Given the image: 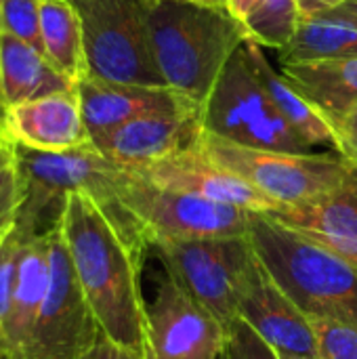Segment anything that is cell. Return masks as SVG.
<instances>
[{
  "mask_svg": "<svg viewBox=\"0 0 357 359\" xmlns=\"http://www.w3.org/2000/svg\"><path fill=\"white\" fill-rule=\"evenodd\" d=\"M59 225L101 337L147 358V303L141 290L145 246L80 191L65 196Z\"/></svg>",
  "mask_w": 357,
  "mask_h": 359,
  "instance_id": "1",
  "label": "cell"
},
{
  "mask_svg": "<svg viewBox=\"0 0 357 359\" xmlns=\"http://www.w3.org/2000/svg\"><path fill=\"white\" fill-rule=\"evenodd\" d=\"M147 23L154 57L166 86L200 105L229 57L248 40L244 23L229 11L187 0L147 4Z\"/></svg>",
  "mask_w": 357,
  "mask_h": 359,
  "instance_id": "2",
  "label": "cell"
},
{
  "mask_svg": "<svg viewBox=\"0 0 357 359\" xmlns=\"http://www.w3.org/2000/svg\"><path fill=\"white\" fill-rule=\"evenodd\" d=\"M248 238L263 267L309 320L357 324L356 265L269 215H257Z\"/></svg>",
  "mask_w": 357,
  "mask_h": 359,
  "instance_id": "3",
  "label": "cell"
},
{
  "mask_svg": "<svg viewBox=\"0 0 357 359\" xmlns=\"http://www.w3.org/2000/svg\"><path fill=\"white\" fill-rule=\"evenodd\" d=\"M200 120L204 133L242 147L288 154H311L314 149L284 120L265 93L244 44L221 69L202 103Z\"/></svg>",
  "mask_w": 357,
  "mask_h": 359,
  "instance_id": "4",
  "label": "cell"
},
{
  "mask_svg": "<svg viewBox=\"0 0 357 359\" xmlns=\"http://www.w3.org/2000/svg\"><path fill=\"white\" fill-rule=\"evenodd\" d=\"M200 147L219 166L244 179L278 210L309 204L335 191L351 172V162L337 151L288 154L242 147L202 133Z\"/></svg>",
  "mask_w": 357,
  "mask_h": 359,
  "instance_id": "5",
  "label": "cell"
},
{
  "mask_svg": "<svg viewBox=\"0 0 357 359\" xmlns=\"http://www.w3.org/2000/svg\"><path fill=\"white\" fill-rule=\"evenodd\" d=\"M118 202L139 227L147 248L160 242L248 236L257 219V212L166 189L128 170Z\"/></svg>",
  "mask_w": 357,
  "mask_h": 359,
  "instance_id": "6",
  "label": "cell"
},
{
  "mask_svg": "<svg viewBox=\"0 0 357 359\" xmlns=\"http://www.w3.org/2000/svg\"><path fill=\"white\" fill-rule=\"evenodd\" d=\"M84 27L88 74L109 82L166 86L154 57L143 0H74Z\"/></svg>",
  "mask_w": 357,
  "mask_h": 359,
  "instance_id": "7",
  "label": "cell"
},
{
  "mask_svg": "<svg viewBox=\"0 0 357 359\" xmlns=\"http://www.w3.org/2000/svg\"><path fill=\"white\" fill-rule=\"evenodd\" d=\"M154 252L177 280L229 332L238 322L244 280L257 261L248 236L160 242Z\"/></svg>",
  "mask_w": 357,
  "mask_h": 359,
  "instance_id": "8",
  "label": "cell"
},
{
  "mask_svg": "<svg viewBox=\"0 0 357 359\" xmlns=\"http://www.w3.org/2000/svg\"><path fill=\"white\" fill-rule=\"evenodd\" d=\"M101 330L76 278L61 225L48 229V286L27 359H78Z\"/></svg>",
  "mask_w": 357,
  "mask_h": 359,
  "instance_id": "9",
  "label": "cell"
},
{
  "mask_svg": "<svg viewBox=\"0 0 357 359\" xmlns=\"http://www.w3.org/2000/svg\"><path fill=\"white\" fill-rule=\"evenodd\" d=\"M147 359H229V330L168 273L147 305Z\"/></svg>",
  "mask_w": 357,
  "mask_h": 359,
  "instance_id": "10",
  "label": "cell"
},
{
  "mask_svg": "<svg viewBox=\"0 0 357 359\" xmlns=\"http://www.w3.org/2000/svg\"><path fill=\"white\" fill-rule=\"evenodd\" d=\"M128 172H135L141 179L166 189L200 196L257 215H269L278 210V206L261 191L210 160L200 145Z\"/></svg>",
  "mask_w": 357,
  "mask_h": 359,
  "instance_id": "11",
  "label": "cell"
},
{
  "mask_svg": "<svg viewBox=\"0 0 357 359\" xmlns=\"http://www.w3.org/2000/svg\"><path fill=\"white\" fill-rule=\"evenodd\" d=\"M238 320L248 324L278 353L320 355L311 320L276 284L259 257L244 280Z\"/></svg>",
  "mask_w": 357,
  "mask_h": 359,
  "instance_id": "12",
  "label": "cell"
},
{
  "mask_svg": "<svg viewBox=\"0 0 357 359\" xmlns=\"http://www.w3.org/2000/svg\"><path fill=\"white\" fill-rule=\"evenodd\" d=\"M90 139L149 114H200L202 105L170 86H143L84 76L76 84Z\"/></svg>",
  "mask_w": 357,
  "mask_h": 359,
  "instance_id": "13",
  "label": "cell"
},
{
  "mask_svg": "<svg viewBox=\"0 0 357 359\" xmlns=\"http://www.w3.org/2000/svg\"><path fill=\"white\" fill-rule=\"evenodd\" d=\"M200 114H149L93 139V145L116 166L137 170L200 145Z\"/></svg>",
  "mask_w": 357,
  "mask_h": 359,
  "instance_id": "14",
  "label": "cell"
},
{
  "mask_svg": "<svg viewBox=\"0 0 357 359\" xmlns=\"http://www.w3.org/2000/svg\"><path fill=\"white\" fill-rule=\"evenodd\" d=\"M2 128L11 143L38 151H69L93 145L76 88L4 109Z\"/></svg>",
  "mask_w": 357,
  "mask_h": 359,
  "instance_id": "15",
  "label": "cell"
},
{
  "mask_svg": "<svg viewBox=\"0 0 357 359\" xmlns=\"http://www.w3.org/2000/svg\"><path fill=\"white\" fill-rule=\"evenodd\" d=\"M21 231L11 311L0 332V359H27L48 286V231Z\"/></svg>",
  "mask_w": 357,
  "mask_h": 359,
  "instance_id": "16",
  "label": "cell"
},
{
  "mask_svg": "<svg viewBox=\"0 0 357 359\" xmlns=\"http://www.w3.org/2000/svg\"><path fill=\"white\" fill-rule=\"evenodd\" d=\"M269 217L316 240L357 267V166L330 194L295 208L269 212Z\"/></svg>",
  "mask_w": 357,
  "mask_h": 359,
  "instance_id": "17",
  "label": "cell"
},
{
  "mask_svg": "<svg viewBox=\"0 0 357 359\" xmlns=\"http://www.w3.org/2000/svg\"><path fill=\"white\" fill-rule=\"evenodd\" d=\"M76 88L38 48L0 32V103L4 109Z\"/></svg>",
  "mask_w": 357,
  "mask_h": 359,
  "instance_id": "18",
  "label": "cell"
},
{
  "mask_svg": "<svg viewBox=\"0 0 357 359\" xmlns=\"http://www.w3.org/2000/svg\"><path fill=\"white\" fill-rule=\"evenodd\" d=\"M282 76L322 114L332 130L347 114L357 109V57L286 63L282 65Z\"/></svg>",
  "mask_w": 357,
  "mask_h": 359,
  "instance_id": "19",
  "label": "cell"
},
{
  "mask_svg": "<svg viewBox=\"0 0 357 359\" xmlns=\"http://www.w3.org/2000/svg\"><path fill=\"white\" fill-rule=\"evenodd\" d=\"M244 48L265 93L269 95L278 111L284 116V120L297 130V135L303 141H307L311 147L324 145L328 147V151H337V135L332 126L295 86H290V82L282 76V72H276L271 67L263 46L252 40H246Z\"/></svg>",
  "mask_w": 357,
  "mask_h": 359,
  "instance_id": "20",
  "label": "cell"
},
{
  "mask_svg": "<svg viewBox=\"0 0 357 359\" xmlns=\"http://www.w3.org/2000/svg\"><path fill=\"white\" fill-rule=\"evenodd\" d=\"M40 38L44 57L72 82L88 76L84 50L82 17L74 0H42L40 2Z\"/></svg>",
  "mask_w": 357,
  "mask_h": 359,
  "instance_id": "21",
  "label": "cell"
},
{
  "mask_svg": "<svg viewBox=\"0 0 357 359\" xmlns=\"http://www.w3.org/2000/svg\"><path fill=\"white\" fill-rule=\"evenodd\" d=\"M357 57V27L328 15L299 21L295 38L280 50V63H316Z\"/></svg>",
  "mask_w": 357,
  "mask_h": 359,
  "instance_id": "22",
  "label": "cell"
},
{
  "mask_svg": "<svg viewBox=\"0 0 357 359\" xmlns=\"http://www.w3.org/2000/svg\"><path fill=\"white\" fill-rule=\"evenodd\" d=\"M299 21V0H255L242 19L248 40L278 50L295 38Z\"/></svg>",
  "mask_w": 357,
  "mask_h": 359,
  "instance_id": "23",
  "label": "cell"
},
{
  "mask_svg": "<svg viewBox=\"0 0 357 359\" xmlns=\"http://www.w3.org/2000/svg\"><path fill=\"white\" fill-rule=\"evenodd\" d=\"M40 2L42 0H0V32L32 44L44 55L40 38Z\"/></svg>",
  "mask_w": 357,
  "mask_h": 359,
  "instance_id": "24",
  "label": "cell"
},
{
  "mask_svg": "<svg viewBox=\"0 0 357 359\" xmlns=\"http://www.w3.org/2000/svg\"><path fill=\"white\" fill-rule=\"evenodd\" d=\"M322 359H357V324L339 320H311Z\"/></svg>",
  "mask_w": 357,
  "mask_h": 359,
  "instance_id": "25",
  "label": "cell"
},
{
  "mask_svg": "<svg viewBox=\"0 0 357 359\" xmlns=\"http://www.w3.org/2000/svg\"><path fill=\"white\" fill-rule=\"evenodd\" d=\"M19 250H21V231L15 227L0 240V332L11 311L13 288L17 280V265H19Z\"/></svg>",
  "mask_w": 357,
  "mask_h": 359,
  "instance_id": "26",
  "label": "cell"
},
{
  "mask_svg": "<svg viewBox=\"0 0 357 359\" xmlns=\"http://www.w3.org/2000/svg\"><path fill=\"white\" fill-rule=\"evenodd\" d=\"M23 200L25 189L13 162L11 166L0 170V240L15 227Z\"/></svg>",
  "mask_w": 357,
  "mask_h": 359,
  "instance_id": "27",
  "label": "cell"
},
{
  "mask_svg": "<svg viewBox=\"0 0 357 359\" xmlns=\"http://www.w3.org/2000/svg\"><path fill=\"white\" fill-rule=\"evenodd\" d=\"M229 359H282L248 324L238 320L229 332Z\"/></svg>",
  "mask_w": 357,
  "mask_h": 359,
  "instance_id": "28",
  "label": "cell"
},
{
  "mask_svg": "<svg viewBox=\"0 0 357 359\" xmlns=\"http://www.w3.org/2000/svg\"><path fill=\"white\" fill-rule=\"evenodd\" d=\"M335 135H337V154H341L345 160L357 166V109L347 114L335 126Z\"/></svg>",
  "mask_w": 357,
  "mask_h": 359,
  "instance_id": "29",
  "label": "cell"
},
{
  "mask_svg": "<svg viewBox=\"0 0 357 359\" xmlns=\"http://www.w3.org/2000/svg\"><path fill=\"white\" fill-rule=\"evenodd\" d=\"M78 359H147L145 355L133 351V349H126L105 337L97 339L86 351H82Z\"/></svg>",
  "mask_w": 357,
  "mask_h": 359,
  "instance_id": "30",
  "label": "cell"
},
{
  "mask_svg": "<svg viewBox=\"0 0 357 359\" xmlns=\"http://www.w3.org/2000/svg\"><path fill=\"white\" fill-rule=\"evenodd\" d=\"M345 2L347 0H299V13H301V19L320 17V15H328L337 11Z\"/></svg>",
  "mask_w": 357,
  "mask_h": 359,
  "instance_id": "31",
  "label": "cell"
},
{
  "mask_svg": "<svg viewBox=\"0 0 357 359\" xmlns=\"http://www.w3.org/2000/svg\"><path fill=\"white\" fill-rule=\"evenodd\" d=\"M328 17L339 19V21H345V23H351V25L357 27V0H347L337 11L328 13Z\"/></svg>",
  "mask_w": 357,
  "mask_h": 359,
  "instance_id": "32",
  "label": "cell"
},
{
  "mask_svg": "<svg viewBox=\"0 0 357 359\" xmlns=\"http://www.w3.org/2000/svg\"><path fill=\"white\" fill-rule=\"evenodd\" d=\"M252 4H255V0H231V2H229V13L242 21V19L246 17V13L250 11Z\"/></svg>",
  "mask_w": 357,
  "mask_h": 359,
  "instance_id": "33",
  "label": "cell"
},
{
  "mask_svg": "<svg viewBox=\"0 0 357 359\" xmlns=\"http://www.w3.org/2000/svg\"><path fill=\"white\" fill-rule=\"evenodd\" d=\"M187 2H194V4L206 6V8H221V11H229V2H231V0H187Z\"/></svg>",
  "mask_w": 357,
  "mask_h": 359,
  "instance_id": "34",
  "label": "cell"
},
{
  "mask_svg": "<svg viewBox=\"0 0 357 359\" xmlns=\"http://www.w3.org/2000/svg\"><path fill=\"white\" fill-rule=\"evenodd\" d=\"M13 164V145H0V170Z\"/></svg>",
  "mask_w": 357,
  "mask_h": 359,
  "instance_id": "35",
  "label": "cell"
},
{
  "mask_svg": "<svg viewBox=\"0 0 357 359\" xmlns=\"http://www.w3.org/2000/svg\"><path fill=\"white\" fill-rule=\"evenodd\" d=\"M282 359H322L320 355H297V353H280Z\"/></svg>",
  "mask_w": 357,
  "mask_h": 359,
  "instance_id": "36",
  "label": "cell"
},
{
  "mask_svg": "<svg viewBox=\"0 0 357 359\" xmlns=\"http://www.w3.org/2000/svg\"><path fill=\"white\" fill-rule=\"evenodd\" d=\"M0 145H13L11 141H8V137H6V133L0 128Z\"/></svg>",
  "mask_w": 357,
  "mask_h": 359,
  "instance_id": "37",
  "label": "cell"
},
{
  "mask_svg": "<svg viewBox=\"0 0 357 359\" xmlns=\"http://www.w3.org/2000/svg\"><path fill=\"white\" fill-rule=\"evenodd\" d=\"M145 4H154V2H162V0H143Z\"/></svg>",
  "mask_w": 357,
  "mask_h": 359,
  "instance_id": "38",
  "label": "cell"
},
{
  "mask_svg": "<svg viewBox=\"0 0 357 359\" xmlns=\"http://www.w3.org/2000/svg\"><path fill=\"white\" fill-rule=\"evenodd\" d=\"M2 126H4V118L0 116V128H2ZM2 130H4V128H2Z\"/></svg>",
  "mask_w": 357,
  "mask_h": 359,
  "instance_id": "39",
  "label": "cell"
},
{
  "mask_svg": "<svg viewBox=\"0 0 357 359\" xmlns=\"http://www.w3.org/2000/svg\"><path fill=\"white\" fill-rule=\"evenodd\" d=\"M0 116L4 118V107H2V103H0Z\"/></svg>",
  "mask_w": 357,
  "mask_h": 359,
  "instance_id": "40",
  "label": "cell"
}]
</instances>
